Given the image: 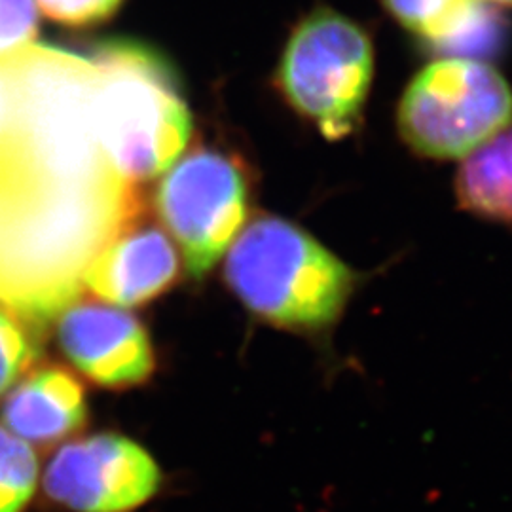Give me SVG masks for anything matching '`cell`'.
<instances>
[{
	"label": "cell",
	"instance_id": "cell-15",
	"mask_svg": "<svg viewBox=\"0 0 512 512\" xmlns=\"http://www.w3.org/2000/svg\"><path fill=\"white\" fill-rule=\"evenodd\" d=\"M124 0H38L42 12L67 27H92L114 16Z\"/></svg>",
	"mask_w": 512,
	"mask_h": 512
},
{
	"label": "cell",
	"instance_id": "cell-12",
	"mask_svg": "<svg viewBox=\"0 0 512 512\" xmlns=\"http://www.w3.org/2000/svg\"><path fill=\"white\" fill-rule=\"evenodd\" d=\"M38 459L29 442L0 425V512H21L37 490Z\"/></svg>",
	"mask_w": 512,
	"mask_h": 512
},
{
	"label": "cell",
	"instance_id": "cell-8",
	"mask_svg": "<svg viewBox=\"0 0 512 512\" xmlns=\"http://www.w3.org/2000/svg\"><path fill=\"white\" fill-rule=\"evenodd\" d=\"M179 275V255L154 224L129 226L107 243L84 272V287L114 306H139L164 294Z\"/></svg>",
	"mask_w": 512,
	"mask_h": 512
},
{
	"label": "cell",
	"instance_id": "cell-13",
	"mask_svg": "<svg viewBox=\"0 0 512 512\" xmlns=\"http://www.w3.org/2000/svg\"><path fill=\"white\" fill-rule=\"evenodd\" d=\"M37 359V344L16 315L0 310V397L23 378Z\"/></svg>",
	"mask_w": 512,
	"mask_h": 512
},
{
	"label": "cell",
	"instance_id": "cell-1",
	"mask_svg": "<svg viewBox=\"0 0 512 512\" xmlns=\"http://www.w3.org/2000/svg\"><path fill=\"white\" fill-rule=\"evenodd\" d=\"M88 59L93 128L110 167L124 183L156 179L179 160L192 131L175 67L131 38L99 42Z\"/></svg>",
	"mask_w": 512,
	"mask_h": 512
},
{
	"label": "cell",
	"instance_id": "cell-3",
	"mask_svg": "<svg viewBox=\"0 0 512 512\" xmlns=\"http://www.w3.org/2000/svg\"><path fill=\"white\" fill-rule=\"evenodd\" d=\"M374 76L365 29L330 8L302 19L285 44L277 84L285 101L329 139L351 135Z\"/></svg>",
	"mask_w": 512,
	"mask_h": 512
},
{
	"label": "cell",
	"instance_id": "cell-11",
	"mask_svg": "<svg viewBox=\"0 0 512 512\" xmlns=\"http://www.w3.org/2000/svg\"><path fill=\"white\" fill-rule=\"evenodd\" d=\"M404 29L437 46H469L488 35L480 0H382Z\"/></svg>",
	"mask_w": 512,
	"mask_h": 512
},
{
	"label": "cell",
	"instance_id": "cell-9",
	"mask_svg": "<svg viewBox=\"0 0 512 512\" xmlns=\"http://www.w3.org/2000/svg\"><path fill=\"white\" fill-rule=\"evenodd\" d=\"M0 418L18 439L52 446L84 427L88 418L84 387L63 368H40L10 389Z\"/></svg>",
	"mask_w": 512,
	"mask_h": 512
},
{
	"label": "cell",
	"instance_id": "cell-6",
	"mask_svg": "<svg viewBox=\"0 0 512 512\" xmlns=\"http://www.w3.org/2000/svg\"><path fill=\"white\" fill-rule=\"evenodd\" d=\"M160 484V467L147 450L114 433L65 444L44 475L46 494L74 512L135 511Z\"/></svg>",
	"mask_w": 512,
	"mask_h": 512
},
{
	"label": "cell",
	"instance_id": "cell-16",
	"mask_svg": "<svg viewBox=\"0 0 512 512\" xmlns=\"http://www.w3.org/2000/svg\"><path fill=\"white\" fill-rule=\"evenodd\" d=\"M490 2H497V4H505V6H512V0H490Z\"/></svg>",
	"mask_w": 512,
	"mask_h": 512
},
{
	"label": "cell",
	"instance_id": "cell-7",
	"mask_svg": "<svg viewBox=\"0 0 512 512\" xmlns=\"http://www.w3.org/2000/svg\"><path fill=\"white\" fill-rule=\"evenodd\" d=\"M57 340L74 368L110 389L145 384L156 366L147 329L116 306L74 304L59 319Z\"/></svg>",
	"mask_w": 512,
	"mask_h": 512
},
{
	"label": "cell",
	"instance_id": "cell-14",
	"mask_svg": "<svg viewBox=\"0 0 512 512\" xmlns=\"http://www.w3.org/2000/svg\"><path fill=\"white\" fill-rule=\"evenodd\" d=\"M37 33L35 0H0V57L29 48Z\"/></svg>",
	"mask_w": 512,
	"mask_h": 512
},
{
	"label": "cell",
	"instance_id": "cell-5",
	"mask_svg": "<svg viewBox=\"0 0 512 512\" xmlns=\"http://www.w3.org/2000/svg\"><path fill=\"white\" fill-rule=\"evenodd\" d=\"M156 209L183 253L184 270L200 281L245 226L249 179L236 156L200 147L171 165L156 192Z\"/></svg>",
	"mask_w": 512,
	"mask_h": 512
},
{
	"label": "cell",
	"instance_id": "cell-2",
	"mask_svg": "<svg viewBox=\"0 0 512 512\" xmlns=\"http://www.w3.org/2000/svg\"><path fill=\"white\" fill-rule=\"evenodd\" d=\"M224 277L255 317L294 334L321 336L344 315L359 275L302 226L258 217L226 253Z\"/></svg>",
	"mask_w": 512,
	"mask_h": 512
},
{
	"label": "cell",
	"instance_id": "cell-4",
	"mask_svg": "<svg viewBox=\"0 0 512 512\" xmlns=\"http://www.w3.org/2000/svg\"><path fill=\"white\" fill-rule=\"evenodd\" d=\"M512 122V90L492 65L467 57L429 63L406 86L397 126L431 160H456Z\"/></svg>",
	"mask_w": 512,
	"mask_h": 512
},
{
	"label": "cell",
	"instance_id": "cell-10",
	"mask_svg": "<svg viewBox=\"0 0 512 512\" xmlns=\"http://www.w3.org/2000/svg\"><path fill=\"white\" fill-rule=\"evenodd\" d=\"M454 188L463 211L512 224V122L463 158Z\"/></svg>",
	"mask_w": 512,
	"mask_h": 512
}]
</instances>
